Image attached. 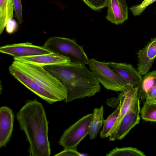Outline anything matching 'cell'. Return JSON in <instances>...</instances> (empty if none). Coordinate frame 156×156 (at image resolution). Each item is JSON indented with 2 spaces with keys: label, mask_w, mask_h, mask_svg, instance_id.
Masks as SVG:
<instances>
[{
  "label": "cell",
  "mask_w": 156,
  "mask_h": 156,
  "mask_svg": "<svg viewBox=\"0 0 156 156\" xmlns=\"http://www.w3.org/2000/svg\"><path fill=\"white\" fill-rule=\"evenodd\" d=\"M16 118L29 143L30 155L49 156L48 122L42 104L35 100L27 101L16 114Z\"/></svg>",
  "instance_id": "1"
},
{
  "label": "cell",
  "mask_w": 156,
  "mask_h": 156,
  "mask_svg": "<svg viewBox=\"0 0 156 156\" xmlns=\"http://www.w3.org/2000/svg\"><path fill=\"white\" fill-rule=\"evenodd\" d=\"M66 87L68 103L77 99L90 97L100 92V83L85 64L70 62L63 65L44 67Z\"/></svg>",
  "instance_id": "2"
},
{
  "label": "cell",
  "mask_w": 156,
  "mask_h": 156,
  "mask_svg": "<svg viewBox=\"0 0 156 156\" xmlns=\"http://www.w3.org/2000/svg\"><path fill=\"white\" fill-rule=\"evenodd\" d=\"M11 65L28 76L47 93L53 103L66 98L67 91L66 87L44 67L14 60Z\"/></svg>",
  "instance_id": "3"
},
{
  "label": "cell",
  "mask_w": 156,
  "mask_h": 156,
  "mask_svg": "<svg viewBox=\"0 0 156 156\" xmlns=\"http://www.w3.org/2000/svg\"><path fill=\"white\" fill-rule=\"evenodd\" d=\"M43 46L51 52L69 58L72 62L88 65L89 59L83 47L73 39L52 37L48 39Z\"/></svg>",
  "instance_id": "4"
},
{
  "label": "cell",
  "mask_w": 156,
  "mask_h": 156,
  "mask_svg": "<svg viewBox=\"0 0 156 156\" xmlns=\"http://www.w3.org/2000/svg\"><path fill=\"white\" fill-rule=\"evenodd\" d=\"M88 65L94 76L106 89L121 92L127 86L108 66L107 62L99 61L93 58L89 59Z\"/></svg>",
  "instance_id": "5"
},
{
  "label": "cell",
  "mask_w": 156,
  "mask_h": 156,
  "mask_svg": "<svg viewBox=\"0 0 156 156\" xmlns=\"http://www.w3.org/2000/svg\"><path fill=\"white\" fill-rule=\"evenodd\" d=\"M93 113L83 116L66 129L58 143L64 148L77 147L82 140L88 135Z\"/></svg>",
  "instance_id": "6"
},
{
  "label": "cell",
  "mask_w": 156,
  "mask_h": 156,
  "mask_svg": "<svg viewBox=\"0 0 156 156\" xmlns=\"http://www.w3.org/2000/svg\"><path fill=\"white\" fill-rule=\"evenodd\" d=\"M139 88L127 85L121 92L118 98L120 108L118 118L112 129L109 140L114 141L117 139L118 128L120 122L131 106L138 97Z\"/></svg>",
  "instance_id": "7"
},
{
  "label": "cell",
  "mask_w": 156,
  "mask_h": 156,
  "mask_svg": "<svg viewBox=\"0 0 156 156\" xmlns=\"http://www.w3.org/2000/svg\"><path fill=\"white\" fill-rule=\"evenodd\" d=\"M1 53L14 57H19L49 53L51 52L43 46L30 42L7 44L0 47Z\"/></svg>",
  "instance_id": "8"
},
{
  "label": "cell",
  "mask_w": 156,
  "mask_h": 156,
  "mask_svg": "<svg viewBox=\"0 0 156 156\" xmlns=\"http://www.w3.org/2000/svg\"><path fill=\"white\" fill-rule=\"evenodd\" d=\"M13 59L24 63L43 67L65 65L71 62L69 58L53 52L33 56L14 57Z\"/></svg>",
  "instance_id": "9"
},
{
  "label": "cell",
  "mask_w": 156,
  "mask_h": 156,
  "mask_svg": "<svg viewBox=\"0 0 156 156\" xmlns=\"http://www.w3.org/2000/svg\"><path fill=\"white\" fill-rule=\"evenodd\" d=\"M108 66L116 73L127 85L139 88L142 77L132 65L129 63L107 62Z\"/></svg>",
  "instance_id": "10"
},
{
  "label": "cell",
  "mask_w": 156,
  "mask_h": 156,
  "mask_svg": "<svg viewBox=\"0 0 156 156\" xmlns=\"http://www.w3.org/2000/svg\"><path fill=\"white\" fill-rule=\"evenodd\" d=\"M140 110L138 98L132 104L120 122L117 132V140H120L123 139L131 129L139 123Z\"/></svg>",
  "instance_id": "11"
},
{
  "label": "cell",
  "mask_w": 156,
  "mask_h": 156,
  "mask_svg": "<svg viewBox=\"0 0 156 156\" xmlns=\"http://www.w3.org/2000/svg\"><path fill=\"white\" fill-rule=\"evenodd\" d=\"M137 70L141 75L148 73L156 57V37L137 52Z\"/></svg>",
  "instance_id": "12"
},
{
  "label": "cell",
  "mask_w": 156,
  "mask_h": 156,
  "mask_svg": "<svg viewBox=\"0 0 156 156\" xmlns=\"http://www.w3.org/2000/svg\"><path fill=\"white\" fill-rule=\"evenodd\" d=\"M9 71L10 74L32 92L48 103L53 104L51 98L44 90L41 88L31 78L11 64Z\"/></svg>",
  "instance_id": "13"
},
{
  "label": "cell",
  "mask_w": 156,
  "mask_h": 156,
  "mask_svg": "<svg viewBox=\"0 0 156 156\" xmlns=\"http://www.w3.org/2000/svg\"><path fill=\"white\" fill-rule=\"evenodd\" d=\"M14 114L12 110L6 106L0 109V147H5L12 136L13 127Z\"/></svg>",
  "instance_id": "14"
},
{
  "label": "cell",
  "mask_w": 156,
  "mask_h": 156,
  "mask_svg": "<svg viewBox=\"0 0 156 156\" xmlns=\"http://www.w3.org/2000/svg\"><path fill=\"white\" fill-rule=\"evenodd\" d=\"M106 19L112 23L119 25L128 19V7L126 0H108Z\"/></svg>",
  "instance_id": "15"
},
{
  "label": "cell",
  "mask_w": 156,
  "mask_h": 156,
  "mask_svg": "<svg viewBox=\"0 0 156 156\" xmlns=\"http://www.w3.org/2000/svg\"><path fill=\"white\" fill-rule=\"evenodd\" d=\"M105 120L104 118V107L95 108L90 125L88 135L90 140L95 138L103 125Z\"/></svg>",
  "instance_id": "16"
},
{
  "label": "cell",
  "mask_w": 156,
  "mask_h": 156,
  "mask_svg": "<svg viewBox=\"0 0 156 156\" xmlns=\"http://www.w3.org/2000/svg\"><path fill=\"white\" fill-rule=\"evenodd\" d=\"M13 0H0V34L3 32L8 22L13 17Z\"/></svg>",
  "instance_id": "17"
},
{
  "label": "cell",
  "mask_w": 156,
  "mask_h": 156,
  "mask_svg": "<svg viewBox=\"0 0 156 156\" xmlns=\"http://www.w3.org/2000/svg\"><path fill=\"white\" fill-rule=\"evenodd\" d=\"M156 86V70L148 72L142 77L140 85L138 89V94L145 97L146 93Z\"/></svg>",
  "instance_id": "18"
},
{
  "label": "cell",
  "mask_w": 156,
  "mask_h": 156,
  "mask_svg": "<svg viewBox=\"0 0 156 156\" xmlns=\"http://www.w3.org/2000/svg\"><path fill=\"white\" fill-rule=\"evenodd\" d=\"M120 106L119 104L116 109L105 120L100 133L101 138H104L110 136V131L118 118Z\"/></svg>",
  "instance_id": "19"
},
{
  "label": "cell",
  "mask_w": 156,
  "mask_h": 156,
  "mask_svg": "<svg viewBox=\"0 0 156 156\" xmlns=\"http://www.w3.org/2000/svg\"><path fill=\"white\" fill-rule=\"evenodd\" d=\"M106 156H145L144 153L137 149L131 147H116L110 151Z\"/></svg>",
  "instance_id": "20"
},
{
  "label": "cell",
  "mask_w": 156,
  "mask_h": 156,
  "mask_svg": "<svg viewBox=\"0 0 156 156\" xmlns=\"http://www.w3.org/2000/svg\"><path fill=\"white\" fill-rule=\"evenodd\" d=\"M141 117L146 121L156 122V103H144L140 110Z\"/></svg>",
  "instance_id": "21"
},
{
  "label": "cell",
  "mask_w": 156,
  "mask_h": 156,
  "mask_svg": "<svg viewBox=\"0 0 156 156\" xmlns=\"http://www.w3.org/2000/svg\"><path fill=\"white\" fill-rule=\"evenodd\" d=\"M93 10L100 11L106 7L108 0H82Z\"/></svg>",
  "instance_id": "22"
},
{
  "label": "cell",
  "mask_w": 156,
  "mask_h": 156,
  "mask_svg": "<svg viewBox=\"0 0 156 156\" xmlns=\"http://www.w3.org/2000/svg\"><path fill=\"white\" fill-rule=\"evenodd\" d=\"M156 1V0H144L140 4L133 5L129 8L134 16L140 15L149 5Z\"/></svg>",
  "instance_id": "23"
},
{
  "label": "cell",
  "mask_w": 156,
  "mask_h": 156,
  "mask_svg": "<svg viewBox=\"0 0 156 156\" xmlns=\"http://www.w3.org/2000/svg\"><path fill=\"white\" fill-rule=\"evenodd\" d=\"M14 16L20 24L23 21L21 0H13Z\"/></svg>",
  "instance_id": "24"
},
{
  "label": "cell",
  "mask_w": 156,
  "mask_h": 156,
  "mask_svg": "<svg viewBox=\"0 0 156 156\" xmlns=\"http://www.w3.org/2000/svg\"><path fill=\"white\" fill-rule=\"evenodd\" d=\"M80 153L78 151L77 147L65 148L62 151L55 155L56 156H81Z\"/></svg>",
  "instance_id": "25"
},
{
  "label": "cell",
  "mask_w": 156,
  "mask_h": 156,
  "mask_svg": "<svg viewBox=\"0 0 156 156\" xmlns=\"http://www.w3.org/2000/svg\"><path fill=\"white\" fill-rule=\"evenodd\" d=\"M144 98L146 102L149 104L156 103V86L148 91Z\"/></svg>",
  "instance_id": "26"
},
{
  "label": "cell",
  "mask_w": 156,
  "mask_h": 156,
  "mask_svg": "<svg viewBox=\"0 0 156 156\" xmlns=\"http://www.w3.org/2000/svg\"><path fill=\"white\" fill-rule=\"evenodd\" d=\"M5 27L6 32L8 34H11L17 30L18 25L16 21L12 19L8 22Z\"/></svg>",
  "instance_id": "27"
}]
</instances>
